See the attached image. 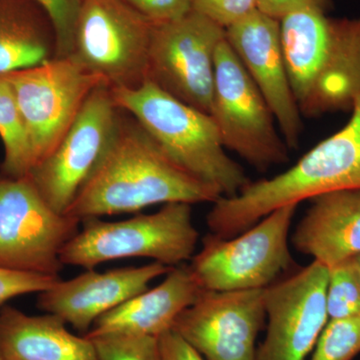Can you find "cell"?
Instances as JSON below:
<instances>
[{"label":"cell","mask_w":360,"mask_h":360,"mask_svg":"<svg viewBox=\"0 0 360 360\" xmlns=\"http://www.w3.org/2000/svg\"><path fill=\"white\" fill-rule=\"evenodd\" d=\"M221 196L165 155L134 116L120 108L110 146L66 214L101 219L156 205L213 203Z\"/></svg>","instance_id":"1"},{"label":"cell","mask_w":360,"mask_h":360,"mask_svg":"<svg viewBox=\"0 0 360 360\" xmlns=\"http://www.w3.org/2000/svg\"><path fill=\"white\" fill-rule=\"evenodd\" d=\"M60 277L40 276L0 267V305L18 296L44 292Z\"/></svg>","instance_id":"28"},{"label":"cell","mask_w":360,"mask_h":360,"mask_svg":"<svg viewBox=\"0 0 360 360\" xmlns=\"http://www.w3.org/2000/svg\"><path fill=\"white\" fill-rule=\"evenodd\" d=\"M203 290L189 265L172 267L162 283L134 296L99 317L84 336H155L172 329L179 315L193 305Z\"/></svg>","instance_id":"16"},{"label":"cell","mask_w":360,"mask_h":360,"mask_svg":"<svg viewBox=\"0 0 360 360\" xmlns=\"http://www.w3.org/2000/svg\"><path fill=\"white\" fill-rule=\"evenodd\" d=\"M191 8L224 27L257 11L258 0H191Z\"/></svg>","instance_id":"27"},{"label":"cell","mask_w":360,"mask_h":360,"mask_svg":"<svg viewBox=\"0 0 360 360\" xmlns=\"http://www.w3.org/2000/svg\"><path fill=\"white\" fill-rule=\"evenodd\" d=\"M161 360H205L174 329L158 336Z\"/></svg>","instance_id":"30"},{"label":"cell","mask_w":360,"mask_h":360,"mask_svg":"<svg viewBox=\"0 0 360 360\" xmlns=\"http://www.w3.org/2000/svg\"><path fill=\"white\" fill-rule=\"evenodd\" d=\"M1 75L13 87L25 120L33 167L56 148L91 92L106 84L70 58Z\"/></svg>","instance_id":"9"},{"label":"cell","mask_w":360,"mask_h":360,"mask_svg":"<svg viewBox=\"0 0 360 360\" xmlns=\"http://www.w3.org/2000/svg\"><path fill=\"white\" fill-rule=\"evenodd\" d=\"M46 11L56 30V58H68L72 52L75 25L82 0H34Z\"/></svg>","instance_id":"26"},{"label":"cell","mask_w":360,"mask_h":360,"mask_svg":"<svg viewBox=\"0 0 360 360\" xmlns=\"http://www.w3.org/2000/svg\"><path fill=\"white\" fill-rule=\"evenodd\" d=\"M360 94V20H338L335 37L311 91L300 105L302 115L352 110Z\"/></svg>","instance_id":"20"},{"label":"cell","mask_w":360,"mask_h":360,"mask_svg":"<svg viewBox=\"0 0 360 360\" xmlns=\"http://www.w3.org/2000/svg\"><path fill=\"white\" fill-rule=\"evenodd\" d=\"M328 0H258L257 9L271 18L281 20L290 11L307 6L326 8Z\"/></svg>","instance_id":"31"},{"label":"cell","mask_w":360,"mask_h":360,"mask_svg":"<svg viewBox=\"0 0 360 360\" xmlns=\"http://www.w3.org/2000/svg\"><path fill=\"white\" fill-rule=\"evenodd\" d=\"M120 110L134 116L165 155L193 176L236 195L250 184L245 170L225 151L212 115L146 80L136 89H110Z\"/></svg>","instance_id":"3"},{"label":"cell","mask_w":360,"mask_h":360,"mask_svg":"<svg viewBox=\"0 0 360 360\" xmlns=\"http://www.w3.org/2000/svg\"><path fill=\"white\" fill-rule=\"evenodd\" d=\"M172 269L153 262L103 272L87 269L68 281L58 279L49 290L39 293L37 307L85 335L99 317L148 290L151 281Z\"/></svg>","instance_id":"15"},{"label":"cell","mask_w":360,"mask_h":360,"mask_svg":"<svg viewBox=\"0 0 360 360\" xmlns=\"http://www.w3.org/2000/svg\"><path fill=\"white\" fill-rule=\"evenodd\" d=\"M360 352V314L329 319L314 349L311 360H352Z\"/></svg>","instance_id":"24"},{"label":"cell","mask_w":360,"mask_h":360,"mask_svg":"<svg viewBox=\"0 0 360 360\" xmlns=\"http://www.w3.org/2000/svg\"><path fill=\"white\" fill-rule=\"evenodd\" d=\"M1 360H97L91 340L71 333L56 315H28L0 309Z\"/></svg>","instance_id":"18"},{"label":"cell","mask_w":360,"mask_h":360,"mask_svg":"<svg viewBox=\"0 0 360 360\" xmlns=\"http://www.w3.org/2000/svg\"><path fill=\"white\" fill-rule=\"evenodd\" d=\"M0 139L4 156L0 174L11 177L30 174L33 155L30 136L13 87L0 73Z\"/></svg>","instance_id":"22"},{"label":"cell","mask_w":360,"mask_h":360,"mask_svg":"<svg viewBox=\"0 0 360 360\" xmlns=\"http://www.w3.org/2000/svg\"><path fill=\"white\" fill-rule=\"evenodd\" d=\"M0 360H1V359H0Z\"/></svg>","instance_id":"33"},{"label":"cell","mask_w":360,"mask_h":360,"mask_svg":"<svg viewBox=\"0 0 360 360\" xmlns=\"http://www.w3.org/2000/svg\"><path fill=\"white\" fill-rule=\"evenodd\" d=\"M82 224L61 250L65 266L87 270L113 260L149 258L174 267L193 258L200 238L188 203H168L155 213L120 221L92 217Z\"/></svg>","instance_id":"4"},{"label":"cell","mask_w":360,"mask_h":360,"mask_svg":"<svg viewBox=\"0 0 360 360\" xmlns=\"http://www.w3.org/2000/svg\"><path fill=\"white\" fill-rule=\"evenodd\" d=\"M324 11L321 6L302 7L279 20L284 61L300 108L311 91L335 37L338 20Z\"/></svg>","instance_id":"19"},{"label":"cell","mask_w":360,"mask_h":360,"mask_svg":"<svg viewBox=\"0 0 360 360\" xmlns=\"http://www.w3.org/2000/svg\"><path fill=\"white\" fill-rule=\"evenodd\" d=\"M153 25L184 18L193 11L191 0H123Z\"/></svg>","instance_id":"29"},{"label":"cell","mask_w":360,"mask_h":360,"mask_svg":"<svg viewBox=\"0 0 360 360\" xmlns=\"http://www.w3.org/2000/svg\"><path fill=\"white\" fill-rule=\"evenodd\" d=\"M97 360H161L160 342L155 336L105 335L89 338Z\"/></svg>","instance_id":"25"},{"label":"cell","mask_w":360,"mask_h":360,"mask_svg":"<svg viewBox=\"0 0 360 360\" xmlns=\"http://www.w3.org/2000/svg\"><path fill=\"white\" fill-rule=\"evenodd\" d=\"M326 309L328 321L360 314V279L354 257L329 267Z\"/></svg>","instance_id":"23"},{"label":"cell","mask_w":360,"mask_h":360,"mask_svg":"<svg viewBox=\"0 0 360 360\" xmlns=\"http://www.w3.org/2000/svg\"><path fill=\"white\" fill-rule=\"evenodd\" d=\"M225 39L262 92L288 148H297L302 111L284 61L279 20L257 9L225 28Z\"/></svg>","instance_id":"14"},{"label":"cell","mask_w":360,"mask_h":360,"mask_svg":"<svg viewBox=\"0 0 360 360\" xmlns=\"http://www.w3.org/2000/svg\"><path fill=\"white\" fill-rule=\"evenodd\" d=\"M82 220L54 210L30 175L0 174V267L59 277L61 250Z\"/></svg>","instance_id":"7"},{"label":"cell","mask_w":360,"mask_h":360,"mask_svg":"<svg viewBox=\"0 0 360 360\" xmlns=\"http://www.w3.org/2000/svg\"><path fill=\"white\" fill-rule=\"evenodd\" d=\"M264 290H203L172 329L205 360H255L266 321Z\"/></svg>","instance_id":"13"},{"label":"cell","mask_w":360,"mask_h":360,"mask_svg":"<svg viewBox=\"0 0 360 360\" xmlns=\"http://www.w3.org/2000/svg\"><path fill=\"white\" fill-rule=\"evenodd\" d=\"M153 26L123 0H82L68 58L110 89H136L148 80Z\"/></svg>","instance_id":"6"},{"label":"cell","mask_w":360,"mask_h":360,"mask_svg":"<svg viewBox=\"0 0 360 360\" xmlns=\"http://www.w3.org/2000/svg\"><path fill=\"white\" fill-rule=\"evenodd\" d=\"M224 37V27L194 11L179 20L153 25L148 80L210 115L215 54Z\"/></svg>","instance_id":"10"},{"label":"cell","mask_w":360,"mask_h":360,"mask_svg":"<svg viewBox=\"0 0 360 360\" xmlns=\"http://www.w3.org/2000/svg\"><path fill=\"white\" fill-rule=\"evenodd\" d=\"M328 269L314 260L264 290L266 335L255 360H305L328 321Z\"/></svg>","instance_id":"12"},{"label":"cell","mask_w":360,"mask_h":360,"mask_svg":"<svg viewBox=\"0 0 360 360\" xmlns=\"http://www.w3.org/2000/svg\"><path fill=\"white\" fill-rule=\"evenodd\" d=\"M291 243L328 269L360 255V189L333 191L312 200Z\"/></svg>","instance_id":"17"},{"label":"cell","mask_w":360,"mask_h":360,"mask_svg":"<svg viewBox=\"0 0 360 360\" xmlns=\"http://www.w3.org/2000/svg\"><path fill=\"white\" fill-rule=\"evenodd\" d=\"M355 264H356L357 270H359V279H360V255L354 257Z\"/></svg>","instance_id":"32"},{"label":"cell","mask_w":360,"mask_h":360,"mask_svg":"<svg viewBox=\"0 0 360 360\" xmlns=\"http://www.w3.org/2000/svg\"><path fill=\"white\" fill-rule=\"evenodd\" d=\"M298 205L276 208L231 238L210 233L191 258L193 276L203 290H264L293 264L290 236Z\"/></svg>","instance_id":"5"},{"label":"cell","mask_w":360,"mask_h":360,"mask_svg":"<svg viewBox=\"0 0 360 360\" xmlns=\"http://www.w3.org/2000/svg\"><path fill=\"white\" fill-rule=\"evenodd\" d=\"M210 115L224 148L257 169L290 160V148L277 131L269 106L225 37L215 54Z\"/></svg>","instance_id":"8"},{"label":"cell","mask_w":360,"mask_h":360,"mask_svg":"<svg viewBox=\"0 0 360 360\" xmlns=\"http://www.w3.org/2000/svg\"><path fill=\"white\" fill-rule=\"evenodd\" d=\"M348 189H360V94L342 129L285 172L250 181L236 195L219 198L212 203L206 224L213 236L231 238L281 206Z\"/></svg>","instance_id":"2"},{"label":"cell","mask_w":360,"mask_h":360,"mask_svg":"<svg viewBox=\"0 0 360 360\" xmlns=\"http://www.w3.org/2000/svg\"><path fill=\"white\" fill-rule=\"evenodd\" d=\"M120 108L111 89L101 84L91 92L56 148L30 170L44 200L66 214L110 146Z\"/></svg>","instance_id":"11"},{"label":"cell","mask_w":360,"mask_h":360,"mask_svg":"<svg viewBox=\"0 0 360 360\" xmlns=\"http://www.w3.org/2000/svg\"><path fill=\"white\" fill-rule=\"evenodd\" d=\"M56 30L34 0H0V73L56 58Z\"/></svg>","instance_id":"21"}]
</instances>
